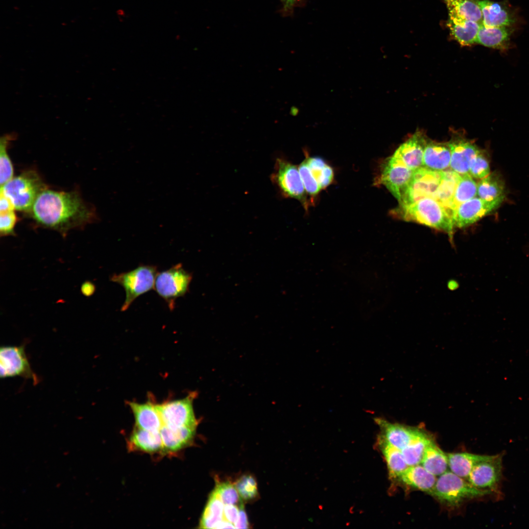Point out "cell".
I'll use <instances>...</instances> for the list:
<instances>
[{
	"mask_svg": "<svg viewBox=\"0 0 529 529\" xmlns=\"http://www.w3.org/2000/svg\"><path fill=\"white\" fill-rule=\"evenodd\" d=\"M40 225L66 235L72 229L82 227L94 221L96 215L78 192H60L45 189L38 196L30 211Z\"/></svg>",
	"mask_w": 529,
	"mask_h": 529,
	"instance_id": "6da1fadb",
	"label": "cell"
},
{
	"mask_svg": "<svg viewBox=\"0 0 529 529\" xmlns=\"http://www.w3.org/2000/svg\"><path fill=\"white\" fill-rule=\"evenodd\" d=\"M392 214L407 221H414L447 233L452 236L455 227L452 216L433 198L425 197L412 203L399 205Z\"/></svg>",
	"mask_w": 529,
	"mask_h": 529,
	"instance_id": "7a4b0ae2",
	"label": "cell"
},
{
	"mask_svg": "<svg viewBox=\"0 0 529 529\" xmlns=\"http://www.w3.org/2000/svg\"><path fill=\"white\" fill-rule=\"evenodd\" d=\"M489 494L477 488L467 480L451 471H447L437 479L431 496L441 504L450 508H456L464 502Z\"/></svg>",
	"mask_w": 529,
	"mask_h": 529,
	"instance_id": "3957f363",
	"label": "cell"
},
{
	"mask_svg": "<svg viewBox=\"0 0 529 529\" xmlns=\"http://www.w3.org/2000/svg\"><path fill=\"white\" fill-rule=\"evenodd\" d=\"M45 189L38 174L32 170L13 177L0 187L16 210L28 212L39 194Z\"/></svg>",
	"mask_w": 529,
	"mask_h": 529,
	"instance_id": "277c9868",
	"label": "cell"
},
{
	"mask_svg": "<svg viewBox=\"0 0 529 529\" xmlns=\"http://www.w3.org/2000/svg\"><path fill=\"white\" fill-rule=\"evenodd\" d=\"M158 274L156 266L141 265L130 271L114 274L111 280L122 287L125 298L121 311H126L140 295L154 288Z\"/></svg>",
	"mask_w": 529,
	"mask_h": 529,
	"instance_id": "5b68a950",
	"label": "cell"
},
{
	"mask_svg": "<svg viewBox=\"0 0 529 529\" xmlns=\"http://www.w3.org/2000/svg\"><path fill=\"white\" fill-rule=\"evenodd\" d=\"M192 278V274L179 263L158 273L154 289L172 310L176 299L188 292Z\"/></svg>",
	"mask_w": 529,
	"mask_h": 529,
	"instance_id": "8992f818",
	"label": "cell"
},
{
	"mask_svg": "<svg viewBox=\"0 0 529 529\" xmlns=\"http://www.w3.org/2000/svg\"><path fill=\"white\" fill-rule=\"evenodd\" d=\"M271 180L284 195L297 199L306 206V191L296 166L278 158Z\"/></svg>",
	"mask_w": 529,
	"mask_h": 529,
	"instance_id": "52a82bcc",
	"label": "cell"
},
{
	"mask_svg": "<svg viewBox=\"0 0 529 529\" xmlns=\"http://www.w3.org/2000/svg\"><path fill=\"white\" fill-rule=\"evenodd\" d=\"M502 454L489 456L474 467L467 480L489 495L498 493L502 476Z\"/></svg>",
	"mask_w": 529,
	"mask_h": 529,
	"instance_id": "ba28073f",
	"label": "cell"
},
{
	"mask_svg": "<svg viewBox=\"0 0 529 529\" xmlns=\"http://www.w3.org/2000/svg\"><path fill=\"white\" fill-rule=\"evenodd\" d=\"M196 396L192 392L185 398L156 405L163 425L172 428L190 427L196 428L197 421L193 409V401Z\"/></svg>",
	"mask_w": 529,
	"mask_h": 529,
	"instance_id": "9c48e42d",
	"label": "cell"
},
{
	"mask_svg": "<svg viewBox=\"0 0 529 529\" xmlns=\"http://www.w3.org/2000/svg\"><path fill=\"white\" fill-rule=\"evenodd\" d=\"M0 376L1 378L22 377L39 382L25 352L24 345L3 346L0 348Z\"/></svg>",
	"mask_w": 529,
	"mask_h": 529,
	"instance_id": "30bf717a",
	"label": "cell"
},
{
	"mask_svg": "<svg viewBox=\"0 0 529 529\" xmlns=\"http://www.w3.org/2000/svg\"><path fill=\"white\" fill-rule=\"evenodd\" d=\"M441 178V171L423 167L414 170L399 205L409 204L425 197L434 199Z\"/></svg>",
	"mask_w": 529,
	"mask_h": 529,
	"instance_id": "8fae6325",
	"label": "cell"
},
{
	"mask_svg": "<svg viewBox=\"0 0 529 529\" xmlns=\"http://www.w3.org/2000/svg\"><path fill=\"white\" fill-rule=\"evenodd\" d=\"M414 170L393 155L383 165L379 183L401 201L411 180Z\"/></svg>",
	"mask_w": 529,
	"mask_h": 529,
	"instance_id": "7c38bea8",
	"label": "cell"
},
{
	"mask_svg": "<svg viewBox=\"0 0 529 529\" xmlns=\"http://www.w3.org/2000/svg\"><path fill=\"white\" fill-rule=\"evenodd\" d=\"M504 199L486 201L475 197L462 203L453 213L454 226L463 228L476 222L497 209Z\"/></svg>",
	"mask_w": 529,
	"mask_h": 529,
	"instance_id": "4fadbf2b",
	"label": "cell"
},
{
	"mask_svg": "<svg viewBox=\"0 0 529 529\" xmlns=\"http://www.w3.org/2000/svg\"><path fill=\"white\" fill-rule=\"evenodd\" d=\"M448 144L451 153L452 170L460 175L469 173L470 163L479 151V148L458 133H454Z\"/></svg>",
	"mask_w": 529,
	"mask_h": 529,
	"instance_id": "5bb4252c",
	"label": "cell"
},
{
	"mask_svg": "<svg viewBox=\"0 0 529 529\" xmlns=\"http://www.w3.org/2000/svg\"><path fill=\"white\" fill-rule=\"evenodd\" d=\"M379 427L380 435L401 451L417 436L423 428L392 423L381 417L374 419Z\"/></svg>",
	"mask_w": 529,
	"mask_h": 529,
	"instance_id": "9a60e30c",
	"label": "cell"
},
{
	"mask_svg": "<svg viewBox=\"0 0 529 529\" xmlns=\"http://www.w3.org/2000/svg\"><path fill=\"white\" fill-rule=\"evenodd\" d=\"M427 139L420 131H416L401 144L393 155L414 170L423 167V158Z\"/></svg>",
	"mask_w": 529,
	"mask_h": 529,
	"instance_id": "2e32d148",
	"label": "cell"
},
{
	"mask_svg": "<svg viewBox=\"0 0 529 529\" xmlns=\"http://www.w3.org/2000/svg\"><path fill=\"white\" fill-rule=\"evenodd\" d=\"M482 15V25L506 26L512 24L514 18L505 3L490 0H478Z\"/></svg>",
	"mask_w": 529,
	"mask_h": 529,
	"instance_id": "e0dca14e",
	"label": "cell"
},
{
	"mask_svg": "<svg viewBox=\"0 0 529 529\" xmlns=\"http://www.w3.org/2000/svg\"><path fill=\"white\" fill-rule=\"evenodd\" d=\"M421 464L408 466L397 481L414 489L431 495L437 480Z\"/></svg>",
	"mask_w": 529,
	"mask_h": 529,
	"instance_id": "ac0fdd59",
	"label": "cell"
},
{
	"mask_svg": "<svg viewBox=\"0 0 529 529\" xmlns=\"http://www.w3.org/2000/svg\"><path fill=\"white\" fill-rule=\"evenodd\" d=\"M196 428L186 426L172 428L163 425L160 430L163 451L174 452L187 446L192 442Z\"/></svg>",
	"mask_w": 529,
	"mask_h": 529,
	"instance_id": "d6986e66",
	"label": "cell"
},
{
	"mask_svg": "<svg viewBox=\"0 0 529 529\" xmlns=\"http://www.w3.org/2000/svg\"><path fill=\"white\" fill-rule=\"evenodd\" d=\"M451 153L448 143L428 141L423 158V167L427 168L443 171L450 165Z\"/></svg>",
	"mask_w": 529,
	"mask_h": 529,
	"instance_id": "ffe728a7",
	"label": "cell"
},
{
	"mask_svg": "<svg viewBox=\"0 0 529 529\" xmlns=\"http://www.w3.org/2000/svg\"><path fill=\"white\" fill-rule=\"evenodd\" d=\"M134 415L136 427L152 431H159L163 423L156 405L150 403L129 402Z\"/></svg>",
	"mask_w": 529,
	"mask_h": 529,
	"instance_id": "44dd1931",
	"label": "cell"
},
{
	"mask_svg": "<svg viewBox=\"0 0 529 529\" xmlns=\"http://www.w3.org/2000/svg\"><path fill=\"white\" fill-rule=\"evenodd\" d=\"M377 446L384 456L386 463L389 478L392 481H397L398 478L408 467L402 452L390 444L383 437L379 434Z\"/></svg>",
	"mask_w": 529,
	"mask_h": 529,
	"instance_id": "7402d4cb",
	"label": "cell"
},
{
	"mask_svg": "<svg viewBox=\"0 0 529 529\" xmlns=\"http://www.w3.org/2000/svg\"><path fill=\"white\" fill-rule=\"evenodd\" d=\"M447 25L451 36L462 46L476 43L480 24L458 18L449 17Z\"/></svg>",
	"mask_w": 529,
	"mask_h": 529,
	"instance_id": "603a6c76",
	"label": "cell"
},
{
	"mask_svg": "<svg viewBox=\"0 0 529 529\" xmlns=\"http://www.w3.org/2000/svg\"><path fill=\"white\" fill-rule=\"evenodd\" d=\"M510 32L506 26H486L481 25L476 43L483 46L504 50L508 47Z\"/></svg>",
	"mask_w": 529,
	"mask_h": 529,
	"instance_id": "cb8c5ba5",
	"label": "cell"
},
{
	"mask_svg": "<svg viewBox=\"0 0 529 529\" xmlns=\"http://www.w3.org/2000/svg\"><path fill=\"white\" fill-rule=\"evenodd\" d=\"M449 17L475 22L482 24V15L478 0H443Z\"/></svg>",
	"mask_w": 529,
	"mask_h": 529,
	"instance_id": "d4e9b609",
	"label": "cell"
},
{
	"mask_svg": "<svg viewBox=\"0 0 529 529\" xmlns=\"http://www.w3.org/2000/svg\"><path fill=\"white\" fill-rule=\"evenodd\" d=\"M129 445L134 449L147 453L163 451L160 431H148L136 427L130 436Z\"/></svg>",
	"mask_w": 529,
	"mask_h": 529,
	"instance_id": "484cf974",
	"label": "cell"
},
{
	"mask_svg": "<svg viewBox=\"0 0 529 529\" xmlns=\"http://www.w3.org/2000/svg\"><path fill=\"white\" fill-rule=\"evenodd\" d=\"M447 456L450 471L467 480L474 467L489 456L462 452L449 453Z\"/></svg>",
	"mask_w": 529,
	"mask_h": 529,
	"instance_id": "4316f807",
	"label": "cell"
},
{
	"mask_svg": "<svg viewBox=\"0 0 529 529\" xmlns=\"http://www.w3.org/2000/svg\"><path fill=\"white\" fill-rule=\"evenodd\" d=\"M420 464L431 474L439 476L448 471L447 454L440 449L433 440L426 448Z\"/></svg>",
	"mask_w": 529,
	"mask_h": 529,
	"instance_id": "83f0119b",
	"label": "cell"
},
{
	"mask_svg": "<svg viewBox=\"0 0 529 529\" xmlns=\"http://www.w3.org/2000/svg\"><path fill=\"white\" fill-rule=\"evenodd\" d=\"M460 175L453 170L441 171V178L434 199L443 205L452 216L454 195Z\"/></svg>",
	"mask_w": 529,
	"mask_h": 529,
	"instance_id": "f1b7e54d",
	"label": "cell"
},
{
	"mask_svg": "<svg viewBox=\"0 0 529 529\" xmlns=\"http://www.w3.org/2000/svg\"><path fill=\"white\" fill-rule=\"evenodd\" d=\"M477 195L486 201L505 197V184L497 172H493L481 179L477 184Z\"/></svg>",
	"mask_w": 529,
	"mask_h": 529,
	"instance_id": "f546056e",
	"label": "cell"
},
{
	"mask_svg": "<svg viewBox=\"0 0 529 529\" xmlns=\"http://www.w3.org/2000/svg\"><path fill=\"white\" fill-rule=\"evenodd\" d=\"M433 439L423 429L401 451L409 466L421 463L425 450Z\"/></svg>",
	"mask_w": 529,
	"mask_h": 529,
	"instance_id": "4dcf8cb0",
	"label": "cell"
},
{
	"mask_svg": "<svg viewBox=\"0 0 529 529\" xmlns=\"http://www.w3.org/2000/svg\"><path fill=\"white\" fill-rule=\"evenodd\" d=\"M224 505L220 498L213 491L200 519L199 528L216 529L218 524L224 519Z\"/></svg>",
	"mask_w": 529,
	"mask_h": 529,
	"instance_id": "1f68e13d",
	"label": "cell"
},
{
	"mask_svg": "<svg viewBox=\"0 0 529 529\" xmlns=\"http://www.w3.org/2000/svg\"><path fill=\"white\" fill-rule=\"evenodd\" d=\"M477 195V184L469 173L460 175L454 195L451 211L452 215L457 207Z\"/></svg>",
	"mask_w": 529,
	"mask_h": 529,
	"instance_id": "d6a6232c",
	"label": "cell"
},
{
	"mask_svg": "<svg viewBox=\"0 0 529 529\" xmlns=\"http://www.w3.org/2000/svg\"><path fill=\"white\" fill-rule=\"evenodd\" d=\"M306 160L321 189L331 183L334 177L333 170L322 159L319 157H308Z\"/></svg>",
	"mask_w": 529,
	"mask_h": 529,
	"instance_id": "836d02e7",
	"label": "cell"
},
{
	"mask_svg": "<svg viewBox=\"0 0 529 529\" xmlns=\"http://www.w3.org/2000/svg\"><path fill=\"white\" fill-rule=\"evenodd\" d=\"M15 137L13 134H5L0 141V184L2 186L11 180L13 176V167L7 153L10 141Z\"/></svg>",
	"mask_w": 529,
	"mask_h": 529,
	"instance_id": "e575fe53",
	"label": "cell"
},
{
	"mask_svg": "<svg viewBox=\"0 0 529 529\" xmlns=\"http://www.w3.org/2000/svg\"><path fill=\"white\" fill-rule=\"evenodd\" d=\"M235 487L242 499L250 501L258 495L257 484L254 478L250 475H245L237 481Z\"/></svg>",
	"mask_w": 529,
	"mask_h": 529,
	"instance_id": "d590c367",
	"label": "cell"
},
{
	"mask_svg": "<svg viewBox=\"0 0 529 529\" xmlns=\"http://www.w3.org/2000/svg\"><path fill=\"white\" fill-rule=\"evenodd\" d=\"M469 173L476 179H482L490 174V167L485 153L480 150L472 160Z\"/></svg>",
	"mask_w": 529,
	"mask_h": 529,
	"instance_id": "8d00e7d4",
	"label": "cell"
},
{
	"mask_svg": "<svg viewBox=\"0 0 529 529\" xmlns=\"http://www.w3.org/2000/svg\"><path fill=\"white\" fill-rule=\"evenodd\" d=\"M225 505H237L240 502V496L235 486L229 482L217 484L213 491Z\"/></svg>",
	"mask_w": 529,
	"mask_h": 529,
	"instance_id": "74e56055",
	"label": "cell"
},
{
	"mask_svg": "<svg viewBox=\"0 0 529 529\" xmlns=\"http://www.w3.org/2000/svg\"><path fill=\"white\" fill-rule=\"evenodd\" d=\"M298 168L306 192L311 195H316L321 189L312 174L306 159Z\"/></svg>",
	"mask_w": 529,
	"mask_h": 529,
	"instance_id": "f35d334b",
	"label": "cell"
},
{
	"mask_svg": "<svg viewBox=\"0 0 529 529\" xmlns=\"http://www.w3.org/2000/svg\"><path fill=\"white\" fill-rule=\"evenodd\" d=\"M17 221L14 210L0 212V232L1 236L14 235V228Z\"/></svg>",
	"mask_w": 529,
	"mask_h": 529,
	"instance_id": "ab89813d",
	"label": "cell"
},
{
	"mask_svg": "<svg viewBox=\"0 0 529 529\" xmlns=\"http://www.w3.org/2000/svg\"><path fill=\"white\" fill-rule=\"evenodd\" d=\"M239 507L236 505H225L223 510L224 519L234 525L239 515Z\"/></svg>",
	"mask_w": 529,
	"mask_h": 529,
	"instance_id": "60d3db41",
	"label": "cell"
},
{
	"mask_svg": "<svg viewBox=\"0 0 529 529\" xmlns=\"http://www.w3.org/2000/svg\"><path fill=\"white\" fill-rule=\"evenodd\" d=\"M242 504H241L239 508L238 517L234 524L236 529H247L249 528V524L246 512Z\"/></svg>",
	"mask_w": 529,
	"mask_h": 529,
	"instance_id": "b9f144b4",
	"label": "cell"
},
{
	"mask_svg": "<svg viewBox=\"0 0 529 529\" xmlns=\"http://www.w3.org/2000/svg\"><path fill=\"white\" fill-rule=\"evenodd\" d=\"M96 290V287L93 283L89 281L83 283L81 287V293L86 296H90L93 295Z\"/></svg>",
	"mask_w": 529,
	"mask_h": 529,
	"instance_id": "7bdbcfd3",
	"label": "cell"
},
{
	"mask_svg": "<svg viewBox=\"0 0 529 529\" xmlns=\"http://www.w3.org/2000/svg\"><path fill=\"white\" fill-rule=\"evenodd\" d=\"M283 4V12L290 14L293 11L294 7L300 0H281Z\"/></svg>",
	"mask_w": 529,
	"mask_h": 529,
	"instance_id": "ee69618b",
	"label": "cell"
}]
</instances>
